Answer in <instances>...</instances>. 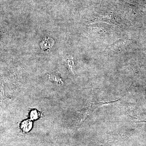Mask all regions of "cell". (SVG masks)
<instances>
[{"label": "cell", "mask_w": 146, "mask_h": 146, "mask_svg": "<svg viewBox=\"0 0 146 146\" xmlns=\"http://www.w3.org/2000/svg\"><path fill=\"white\" fill-rule=\"evenodd\" d=\"M142 121L140 122H146V118L143 120H142Z\"/></svg>", "instance_id": "cell-4"}, {"label": "cell", "mask_w": 146, "mask_h": 146, "mask_svg": "<svg viewBox=\"0 0 146 146\" xmlns=\"http://www.w3.org/2000/svg\"><path fill=\"white\" fill-rule=\"evenodd\" d=\"M32 127V123L31 121H26L23 122L21 125V128L25 132H28L31 129Z\"/></svg>", "instance_id": "cell-2"}, {"label": "cell", "mask_w": 146, "mask_h": 146, "mask_svg": "<svg viewBox=\"0 0 146 146\" xmlns=\"http://www.w3.org/2000/svg\"><path fill=\"white\" fill-rule=\"evenodd\" d=\"M0 36H1V34H0Z\"/></svg>", "instance_id": "cell-5"}, {"label": "cell", "mask_w": 146, "mask_h": 146, "mask_svg": "<svg viewBox=\"0 0 146 146\" xmlns=\"http://www.w3.org/2000/svg\"><path fill=\"white\" fill-rule=\"evenodd\" d=\"M125 41H124V39H121L119 41L112 44L109 46L107 48L106 50H114L116 49L117 48H120V47L124 45V43H125Z\"/></svg>", "instance_id": "cell-1"}, {"label": "cell", "mask_w": 146, "mask_h": 146, "mask_svg": "<svg viewBox=\"0 0 146 146\" xmlns=\"http://www.w3.org/2000/svg\"><path fill=\"white\" fill-rule=\"evenodd\" d=\"M30 117L31 119H36L39 117V113L36 110H33L31 113Z\"/></svg>", "instance_id": "cell-3"}]
</instances>
